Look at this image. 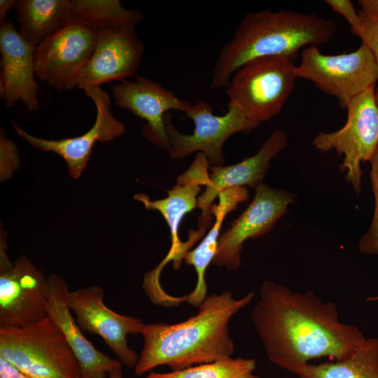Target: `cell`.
<instances>
[{"instance_id":"obj_20","label":"cell","mask_w":378,"mask_h":378,"mask_svg":"<svg viewBox=\"0 0 378 378\" xmlns=\"http://www.w3.org/2000/svg\"><path fill=\"white\" fill-rule=\"evenodd\" d=\"M218 198V203L211 207L216 220L211 230L200 244L184 257L186 264L194 267L197 277L195 288L186 295V302L197 308L207 297L206 272L216 255L223 222L227 214L234 210L239 203L248 199V192L246 187H232L220 192Z\"/></svg>"},{"instance_id":"obj_10","label":"cell","mask_w":378,"mask_h":378,"mask_svg":"<svg viewBox=\"0 0 378 378\" xmlns=\"http://www.w3.org/2000/svg\"><path fill=\"white\" fill-rule=\"evenodd\" d=\"M227 108L225 115H216L210 104L197 102L186 113V117L191 118L195 124L192 134L188 135L176 130L170 115L167 113L164 120L171 158H182L198 151L207 157L212 166H223L225 163L223 147L225 141L235 133L249 132L260 124L236 108Z\"/></svg>"},{"instance_id":"obj_27","label":"cell","mask_w":378,"mask_h":378,"mask_svg":"<svg viewBox=\"0 0 378 378\" xmlns=\"http://www.w3.org/2000/svg\"><path fill=\"white\" fill-rule=\"evenodd\" d=\"M325 2L335 12L342 15L351 26L352 33L361 26V20L350 0H326Z\"/></svg>"},{"instance_id":"obj_26","label":"cell","mask_w":378,"mask_h":378,"mask_svg":"<svg viewBox=\"0 0 378 378\" xmlns=\"http://www.w3.org/2000/svg\"><path fill=\"white\" fill-rule=\"evenodd\" d=\"M359 17L361 26L354 34L373 52L378 62V13L372 15H359Z\"/></svg>"},{"instance_id":"obj_8","label":"cell","mask_w":378,"mask_h":378,"mask_svg":"<svg viewBox=\"0 0 378 378\" xmlns=\"http://www.w3.org/2000/svg\"><path fill=\"white\" fill-rule=\"evenodd\" d=\"M98 31L84 21L71 20L58 32L36 46L35 74L58 91L77 87L80 73L90 59Z\"/></svg>"},{"instance_id":"obj_33","label":"cell","mask_w":378,"mask_h":378,"mask_svg":"<svg viewBox=\"0 0 378 378\" xmlns=\"http://www.w3.org/2000/svg\"><path fill=\"white\" fill-rule=\"evenodd\" d=\"M366 300L368 302H375V301H378V295L377 296H370L368 297Z\"/></svg>"},{"instance_id":"obj_21","label":"cell","mask_w":378,"mask_h":378,"mask_svg":"<svg viewBox=\"0 0 378 378\" xmlns=\"http://www.w3.org/2000/svg\"><path fill=\"white\" fill-rule=\"evenodd\" d=\"M71 6L69 0H16L19 33L36 48L69 23Z\"/></svg>"},{"instance_id":"obj_15","label":"cell","mask_w":378,"mask_h":378,"mask_svg":"<svg viewBox=\"0 0 378 378\" xmlns=\"http://www.w3.org/2000/svg\"><path fill=\"white\" fill-rule=\"evenodd\" d=\"M114 104L132 111L145 120L142 133L146 139L169 152V139L164 117L169 110L185 113L192 106L176 96L160 83L144 76H136L134 80H122L112 88Z\"/></svg>"},{"instance_id":"obj_30","label":"cell","mask_w":378,"mask_h":378,"mask_svg":"<svg viewBox=\"0 0 378 378\" xmlns=\"http://www.w3.org/2000/svg\"><path fill=\"white\" fill-rule=\"evenodd\" d=\"M16 0H1L0 1V24H4L6 20L7 13L14 6Z\"/></svg>"},{"instance_id":"obj_19","label":"cell","mask_w":378,"mask_h":378,"mask_svg":"<svg viewBox=\"0 0 378 378\" xmlns=\"http://www.w3.org/2000/svg\"><path fill=\"white\" fill-rule=\"evenodd\" d=\"M48 279L47 315L64 335L78 362L81 378H108L112 370L122 368V363L98 350L83 335L69 307L70 290L66 281L56 274Z\"/></svg>"},{"instance_id":"obj_32","label":"cell","mask_w":378,"mask_h":378,"mask_svg":"<svg viewBox=\"0 0 378 378\" xmlns=\"http://www.w3.org/2000/svg\"><path fill=\"white\" fill-rule=\"evenodd\" d=\"M374 101L376 103V105L378 108V87H375L374 91Z\"/></svg>"},{"instance_id":"obj_14","label":"cell","mask_w":378,"mask_h":378,"mask_svg":"<svg viewBox=\"0 0 378 378\" xmlns=\"http://www.w3.org/2000/svg\"><path fill=\"white\" fill-rule=\"evenodd\" d=\"M143 42L133 26H116L98 31L94 50L77 81V88L100 87L134 76L141 62Z\"/></svg>"},{"instance_id":"obj_23","label":"cell","mask_w":378,"mask_h":378,"mask_svg":"<svg viewBox=\"0 0 378 378\" xmlns=\"http://www.w3.org/2000/svg\"><path fill=\"white\" fill-rule=\"evenodd\" d=\"M71 20L85 22L99 31L116 26L137 25L144 19L138 10L124 8L119 0H73Z\"/></svg>"},{"instance_id":"obj_6","label":"cell","mask_w":378,"mask_h":378,"mask_svg":"<svg viewBox=\"0 0 378 378\" xmlns=\"http://www.w3.org/2000/svg\"><path fill=\"white\" fill-rule=\"evenodd\" d=\"M295 72L298 78L312 81L323 92L336 97L340 108L346 109L353 98L375 88L378 62L363 43L354 52L335 55H323L317 46H308L302 50Z\"/></svg>"},{"instance_id":"obj_11","label":"cell","mask_w":378,"mask_h":378,"mask_svg":"<svg viewBox=\"0 0 378 378\" xmlns=\"http://www.w3.org/2000/svg\"><path fill=\"white\" fill-rule=\"evenodd\" d=\"M209 164L204 153H197L188 169L180 175L176 185L167 190V197L150 200L145 194L139 193L134 196V199L141 202L146 209L160 212L170 230L171 248L165 258L153 269L158 274L172 260L174 269H179L186 253L206 233L205 228L190 230L188 239L183 242L178 236V228L184 216L197 207V197L202 190V186H205L209 181Z\"/></svg>"},{"instance_id":"obj_13","label":"cell","mask_w":378,"mask_h":378,"mask_svg":"<svg viewBox=\"0 0 378 378\" xmlns=\"http://www.w3.org/2000/svg\"><path fill=\"white\" fill-rule=\"evenodd\" d=\"M104 297L99 286L76 289L70 291L69 307L80 329L101 337L122 365L134 368L139 355L129 346L127 337L141 334L145 324L139 318L112 311Z\"/></svg>"},{"instance_id":"obj_4","label":"cell","mask_w":378,"mask_h":378,"mask_svg":"<svg viewBox=\"0 0 378 378\" xmlns=\"http://www.w3.org/2000/svg\"><path fill=\"white\" fill-rule=\"evenodd\" d=\"M0 356L31 378H81L75 355L48 315L27 326H0Z\"/></svg>"},{"instance_id":"obj_18","label":"cell","mask_w":378,"mask_h":378,"mask_svg":"<svg viewBox=\"0 0 378 378\" xmlns=\"http://www.w3.org/2000/svg\"><path fill=\"white\" fill-rule=\"evenodd\" d=\"M36 47L27 43L13 23L0 24L1 71L0 96L7 107L21 100L29 111L39 108L38 85L34 79Z\"/></svg>"},{"instance_id":"obj_5","label":"cell","mask_w":378,"mask_h":378,"mask_svg":"<svg viewBox=\"0 0 378 378\" xmlns=\"http://www.w3.org/2000/svg\"><path fill=\"white\" fill-rule=\"evenodd\" d=\"M295 68L293 59L283 56L246 62L227 87V107L236 108L260 123L270 120L281 111L293 90Z\"/></svg>"},{"instance_id":"obj_1","label":"cell","mask_w":378,"mask_h":378,"mask_svg":"<svg viewBox=\"0 0 378 378\" xmlns=\"http://www.w3.org/2000/svg\"><path fill=\"white\" fill-rule=\"evenodd\" d=\"M251 320L270 362L295 374L309 361L349 357L366 339L353 324L339 321L332 302H323L311 290L295 292L265 281Z\"/></svg>"},{"instance_id":"obj_16","label":"cell","mask_w":378,"mask_h":378,"mask_svg":"<svg viewBox=\"0 0 378 378\" xmlns=\"http://www.w3.org/2000/svg\"><path fill=\"white\" fill-rule=\"evenodd\" d=\"M83 90L94 102L97 115L94 125L80 136L59 140L41 139L30 135L12 122L18 134L34 148L52 151L62 157L68 164L69 175L74 178L80 176L97 141H109L125 132V125L113 115L108 94L100 87H87Z\"/></svg>"},{"instance_id":"obj_9","label":"cell","mask_w":378,"mask_h":378,"mask_svg":"<svg viewBox=\"0 0 378 378\" xmlns=\"http://www.w3.org/2000/svg\"><path fill=\"white\" fill-rule=\"evenodd\" d=\"M0 244V326L22 327L47 316L48 279L25 256L13 264Z\"/></svg>"},{"instance_id":"obj_12","label":"cell","mask_w":378,"mask_h":378,"mask_svg":"<svg viewBox=\"0 0 378 378\" xmlns=\"http://www.w3.org/2000/svg\"><path fill=\"white\" fill-rule=\"evenodd\" d=\"M253 201L228 230L220 235L213 263L234 270L241 262L244 243L267 233L287 212L295 195L261 184L255 189Z\"/></svg>"},{"instance_id":"obj_2","label":"cell","mask_w":378,"mask_h":378,"mask_svg":"<svg viewBox=\"0 0 378 378\" xmlns=\"http://www.w3.org/2000/svg\"><path fill=\"white\" fill-rule=\"evenodd\" d=\"M253 298V292L240 299L227 290L213 293L200 304L197 314L183 322L145 324L135 374L141 376L162 365L179 371L231 357L234 342L229 323Z\"/></svg>"},{"instance_id":"obj_17","label":"cell","mask_w":378,"mask_h":378,"mask_svg":"<svg viewBox=\"0 0 378 378\" xmlns=\"http://www.w3.org/2000/svg\"><path fill=\"white\" fill-rule=\"evenodd\" d=\"M287 144L286 133L276 129L253 155L232 165L210 166L209 181L204 192L197 198V207L202 211L198 227H211V207L220 192L232 187L248 186L255 189L262 184L270 161L285 149Z\"/></svg>"},{"instance_id":"obj_29","label":"cell","mask_w":378,"mask_h":378,"mask_svg":"<svg viewBox=\"0 0 378 378\" xmlns=\"http://www.w3.org/2000/svg\"><path fill=\"white\" fill-rule=\"evenodd\" d=\"M360 9L358 14L361 15H372L378 13V0H358Z\"/></svg>"},{"instance_id":"obj_24","label":"cell","mask_w":378,"mask_h":378,"mask_svg":"<svg viewBox=\"0 0 378 378\" xmlns=\"http://www.w3.org/2000/svg\"><path fill=\"white\" fill-rule=\"evenodd\" d=\"M255 368L253 358L231 356L179 371H150L146 378H259Z\"/></svg>"},{"instance_id":"obj_22","label":"cell","mask_w":378,"mask_h":378,"mask_svg":"<svg viewBox=\"0 0 378 378\" xmlns=\"http://www.w3.org/2000/svg\"><path fill=\"white\" fill-rule=\"evenodd\" d=\"M298 378H378V337L365 339L349 357L307 364L300 368Z\"/></svg>"},{"instance_id":"obj_7","label":"cell","mask_w":378,"mask_h":378,"mask_svg":"<svg viewBox=\"0 0 378 378\" xmlns=\"http://www.w3.org/2000/svg\"><path fill=\"white\" fill-rule=\"evenodd\" d=\"M375 88L353 98L347 104L344 125L331 132H320L312 140L314 148L327 153L334 150L343 155L340 169L357 195L361 190V163L370 162L378 148V108L374 101Z\"/></svg>"},{"instance_id":"obj_31","label":"cell","mask_w":378,"mask_h":378,"mask_svg":"<svg viewBox=\"0 0 378 378\" xmlns=\"http://www.w3.org/2000/svg\"><path fill=\"white\" fill-rule=\"evenodd\" d=\"M108 378H122V368L112 370L108 374Z\"/></svg>"},{"instance_id":"obj_3","label":"cell","mask_w":378,"mask_h":378,"mask_svg":"<svg viewBox=\"0 0 378 378\" xmlns=\"http://www.w3.org/2000/svg\"><path fill=\"white\" fill-rule=\"evenodd\" d=\"M336 31L332 20L316 13L289 10L250 12L220 50L210 88H227L232 75L256 57L283 56L293 60L301 49L328 43Z\"/></svg>"},{"instance_id":"obj_28","label":"cell","mask_w":378,"mask_h":378,"mask_svg":"<svg viewBox=\"0 0 378 378\" xmlns=\"http://www.w3.org/2000/svg\"><path fill=\"white\" fill-rule=\"evenodd\" d=\"M0 378H31L18 367L0 356Z\"/></svg>"},{"instance_id":"obj_25","label":"cell","mask_w":378,"mask_h":378,"mask_svg":"<svg viewBox=\"0 0 378 378\" xmlns=\"http://www.w3.org/2000/svg\"><path fill=\"white\" fill-rule=\"evenodd\" d=\"M370 163V180L374 195V209L370 227L359 239L358 250L363 254L378 256V148Z\"/></svg>"}]
</instances>
